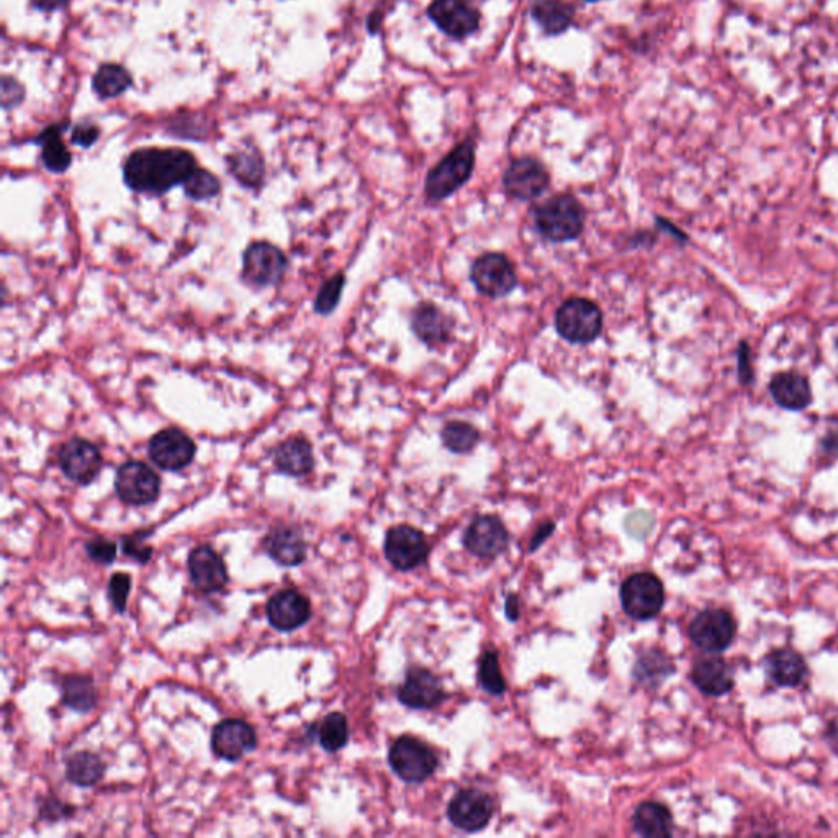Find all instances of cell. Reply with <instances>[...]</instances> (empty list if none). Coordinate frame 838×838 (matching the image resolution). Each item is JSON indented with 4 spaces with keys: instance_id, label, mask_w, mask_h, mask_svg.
Instances as JSON below:
<instances>
[{
    "instance_id": "7a4b0ae2",
    "label": "cell",
    "mask_w": 838,
    "mask_h": 838,
    "mask_svg": "<svg viewBox=\"0 0 838 838\" xmlns=\"http://www.w3.org/2000/svg\"><path fill=\"white\" fill-rule=\"evenodd\" d=\"M474 169L475 143L472 140L462 141L428 172L424 197L431 203L446 200L470 181Z\"/></svg>"
},
{
    "instance_id": "f35d334b",
    "label": "cell",
    "mask_w": 838,
    "mask_h": 838,
    "mask_svg": "<svg viewBox=\"0 0 838 838\" xmlns=\"http://www.w3.org/2000/svg\"><path fill=\"white\" fill-rule=\"evenodd\" d=\"M344 282H346L344 275L336 274L321 287L315 302V310L320 315H328L334 308L338 307L339 300H341V293H343L344 289Z\"/></svg>"
},
{
    "instance_id": "5b68a950",
    "label": "cell",
    "mask_w": 838,
    "mask_h": 838,
    "mask_svg": "<svg viewBox=\"0 0 838 838\" xmlns=\"http://www.w3.org/2000/svg\"><path fill=\"white\" fill-rule=\"evenodd\" d=\"M621 603L627 616L636 621L657 618L665 604V588L654 573H634L621 585Z\"/></svg>"
},
{
    "instance_id": "603a6c76",
    "label": "cell",
    "mask_w": 838,
    "mask_h": 838,
    "mask_svg": "<svg viewBox=\"0 0 838 838\" xmlns=\"http://www.w3.org/2000/svg\"><path fill=\"white\" fill-rule=\"evenodd\" d=\"M411 329L426 346H444L451 339L452 323L434 303H419L411 315Z\"/></svg>"
},
{
    "instance_id": "3957f363",
    "label": "cell",
    "mask_w": 838,
    "mask_h": 838,
    "mask_svg": "<svg viewBox=\"0 0 838 838\" xmlns=\"http://www.w3.org/2000/svg\"><path fill=\"white\" fill-rule=\"evenodd\" d=\"M539 233L552 243H565L582 235L585 208L573 195L559 194L534 208Z\"/></svg>"
},
{
    "instance_id": "9c48e42d",
    "label": "cell",
    "mask_w": 838,
    "mask_h": 838,
    "mask_svg": "<svg viewBox=\"0 0 838 838\" xmlns=\"http://www.w3.org/2000/svg\"><path fill=\"white\" fill-rule=\"evenodd\" d=\"M115 490L118 498L127 505H151L158 500L161 492V478L143 462L131 460L118 469Z\"/></svg>"
},
{
    "instance_id": "484cf974",
    "label": "cell",
    "mask_w": 838,
    "mask_h": 838,
    "mask_svg": "<svg viewBox=\"0 0 838 838\" xmlns=\"http://www.w3.org/2000/svg\"><path fill=\"white\" fill-rule=\"evenodd\" d=\"M765 670L770 680L781 688H796L807 676V663L798 652L776 649L765 658Z\"/></svg>"
},
{
    "instance_id": "7bdbcfd3",
    "label": "cell",
    "mask_w": 838,
    "mask_h": 838,
    "mask_svg": "<svg viewBox=\"0 0 838 838\" xmlns=\"http://www.w3.org/2000/svg\"><path fill=\"white\" fill-rule=\"evenodd\" d=\"M737 372H739V380L744 387L752 385L755 379V370H753L752 349L748 346L747 341H742L737 349Z\"/></svg>"
},
{
    "instance_id": "836d02e7",
    "label": "cell",
    "mask_w": 838,
    "mask_h": 838,
    "mask_svg": "<svg viewBox=\"0 0 838 838\" xmlns=\"http://www.w3.org/2000/svg\"><path fill=\"white\" fill-rule=\"evenodd\" d=\"M228 166L235 179L244 187H257L264 177V161L257 151H238L228 158Z\"/></svg>"
},
{
    "instance_id": "ab89813d",
    "label": "cell",
    "mask_w": 838,
    "mask_h": 838,
    "mask_svg": "<svg viewBox=\"0 0 838 838\" xmlns=\"http://www.w3.org/2000/svg\"><path fill=\"white\" fill-rule=\"evenodd\" d=\"M146 536H148V532L140 531L131 534V536L123 537V554L136 560L138 564H146L153 555V547L146 544V539H148Z\"/></svg>"
},
{
    "instance_id": "60d3db41",
    "label": "cell",
    "mask_w": 838,
    "mask_h": 838,
    "mask_svg": "<svg viewBox=\"0 0 838 838\" xmlns=\"http://www.w3.org/2000/svg\"><path fill=\"white\" fill-rule=\"evenodd\" d=\"M131 578L128 573H113L109 582V598L112 601L113 608L117 609L118 613H123L127 609L128 596H130Z\"/></svg>"
},
{
    "instance_id": "83f0119b",
    "label": "cell",
    "mask_w": 838,
    "mask_h": 838,
    "mask_svg": "<svg viewBox=\"0 0 838 838\" xmlns=\"http://www.w3.org/2000/svg\"><path fill=\"white\" fill-rule=\"evenodd\" d=\"M632 825L637 834L647 838H667L673 834V816L660 802L645 801L637 806Z\"/></svg>"
},
{
    "instance_id": "d4e9b609",
    "label": "cell",
    "mask_w": 838,
    "mask_h": 838,
    "mask_svg": "<svg viewBox=\"0 0 838 838\" xmlns=\"http://www.w3.org/2000/svg\"><path fill=\"white\" fill-rule=\"evenodd\" d=\"M691 680L701 693L708 696H724L734 688L732 668L716 655H708L694 663Z\"/></svg>"
},
{
    "instance_id": "f5cc1de1",
    "label": "cell",
    "mask_w": 838,
    "mask_h": 838,
    "mask_svg": "<svg viewBox=\"0 0 838 838\" xmlns=\"http://www.w3.org/2000/svg\"><path fill=\"white\" fill-rule=\"evenodd\" d=\"M837 349H838V339H837Z\"/></svg>"
},
{
    "instance_id": "816d5d0a",
    "label": "cell",
    "mask_w": 838,
    "mask_h": 838,
    "mask_svg": "<svg viewBox=\"0 0 838 838\" xmlns=\"http://www.w3.org/2000/svg\"><path fill=\"white\" fill-rule=\"evenodd\" d=\"M586 2H598V0H586Z\"/></svg>"
},
{
    "instance_id": "4fadbf2b",
    "label": "cell",
    "mask_w": 838,
    "mask_h": 838,
    "mask_svg": "<svg viewBox=\"0 0 838 838\" xmlns=\"http://www.w3.org/2000/svg\"><path fill=\"white\" fill-rule=\"evenodd\" d=\"M428 17L447 37L464 40L480 27V12L469 0H433Z\"/></svg>"
},
{
    "instance_id": "e575fe53",
    "label": "cell",
    "mask_w": 838,
    "mask_h": 838,
    "mask_svg": "<svg viewBox=\"0 0 838 838\" xmlns=\"http://www.w3.org/2000/svg\"><path fill=\"white\" fill-rule=\"evenodd\" d=\"M442 442L449 451L456 454H467L477 446L480 441V433L472 424L464 421H451L441 431Z\"/></svg>"
},
{
    "instance_id": "52a82bcc",
    "label": "cell",
    "mask_w": 838,
    "mask_h": 838,
    "mask_svg": "<svg viewBox=\"0 0 838 838\" xmlns=\"http://www.w3.org/2000/svg\"><path fill=\"white\" fill-rule=\"evenodd\" d=\"M470 280L478 292L492 298L506 297L518 287L513 262L500 253H485L475 259L470 269Z\"/></svg>"
},
{
    "instance_id": "7c38bea8",
    "label": "cell",
    "mask_w": 838,
    "mask_h": 838,
    "mask_svg": "<svg viewBox=\"0 0 838 838\" xmlns=\"http://www.w3.org/2000/svg\"><path fill=\"white\" fill-rule=\"evenodd\" d=\"M287 271V259L274 244L257 241L243 257V277L248 284L269 287L279 282Z\"/></svg>"
},
{
    "instance_id": "74e56055",
    "label": "cell",
    "mask_w": 838,
    "mask_h": 838,
    "mask_svg": "<svg viewBox=\"0 0 838 838\" xmlns=\"http://www.w3.org/2000/svg\"><path fill=\"white\" fill-rule=\"evenodd\" d=\"M182 185H184L185 194L194 200L213 199L220 194L221 189L218 177L199 167H195L194 171L190 172Z\"/></svg>"
},
{
    "instance_id": "f907efd6",
    "label": "cell",
    "mask_w": 838,
    "mask_h": 838,
    "mask_svg": "<svg viewBox=\"0 0 838 838\" xmlns=\"http://www.w3.org/2000/svg\"><path fill=\"white\" fill-rule=\"evenodd\" d=\"M506 614L511 621L519 619V600L518 596L510 595L506 600Z\"/></svg>"
},
{
    "instance_id": "9a60e30c",
    "label": "cell",
    "mask_w": 838,
    "mask_h": 838,
    "mask_svg": "<svg viewBox=\"0 0 838 838\" xmlns=\"http://www.w3.org/2000/svg\"><path fill=\"white\" fill-rule=\"evenodd\" d=\"M492 816V798L478 789H462L447 806V817L451 824L464 832L482 830Z\"/></svg>"
},
{
    "instance_id": "8fae6325",
    "label": "cell",
    "mask_w": 838,
    "mask_h": 838,
    "mask_svg": "<svg viewBox=\"0 0 838 838\" xmlns=\"http://www.w3.org/2000/svg\"><path fill=\"white\" fill-rule=\"evenodd\" d=\"M550 184L546 166L536 158L514 159L503 176L506 194L521 202H531L541 197Z\"/></svg>"
},
{
    "instance_id": "f1b7e54d",
    "label": "cell",
    "mask_w": 838,
    "mask_h": 838,
    "mask_svg": "<svg viewBox=\"0 0 838 838\" xmlns=\"http://www.w3.org/2000/svg\"><path fill=\"white\" fill-rule=\"evenodd\" d=\"M64 128H68V122L51 125L45 131H41L35 143L41 146V163L50 172L63 174L68 171L73 163L71 151L66 148L61 138Z\"/></svg>"
},
{
    "instance_id": "ee69618b",
    "label": "cell",
    "mask_w": 838,
    "mask_h": 838,
    "mask_svg": "<svg viewBox=\"0 0 838 838\" xmlns=\"http://www.w3.org/2000/svg\"><path fill=\"white\" fill-rule=\"evenodd\" d=\"M23 100H25V89L22 84L15 81L14 77H2V107L5 110L19 107Z\"/></svg>"
},
{
    "instance_id": "f6af8a7d",
    "label": "cell",
    "mask_w": 838,
    "mask_h": 838,
    "mask_svg": "<svg viewBox=\"0 0 838 838\" xmlns=\"http://www.w3.org/2000/svg\"><path fill=\"white\" fill-rule=\"evenodd\" d=\"M100 138V128L91 122H82L76 125L71 135V141L74 145L81 146V148H91Z\"/></svg>"
},
{
    "instance_id": "6da1fadb",
    "label": "cell",
    "mask_w": 838,
    "mask_h": 838,
    "mask_svg": "<svg viewBox=\"0 0 838 838\" xmlns=\"http://www.w3.org/2000/svg\"><path fill=\"white\" fill-rule=\"evenodd\" d=\"M197 167L194 154L181 148H143L128 156L123 177L128 187L140 194H166L184 184Z\"/></svg>"
},
{
    "instance_id": "ba28073f",
    "label": "cell",
    "mask_w": 838,
    "mask_h": 838,
    "mask_svg": "<svg viewBox=\"0 0 838 838\" xmlns=\"http://www.w3.org/2000/svg\"><path fill=\"white\" fill-rule=\"evenodd\" d=\"M735 621L726 609L708 608L691 621V642L708 654H721L735 639Z\"/></svg>"
},
{
    "instance_id": "ac0fdd59",
    "label": "cell",
    "mask_w": 838,
    "mask_h": 838,
    "mask_svg": "<svg viewBox=\"0 0 838 838\" xmlns=\"http://www.w3.org/2000/svg\"><path fill=\"white\" fill-rule=\"evenodd\" d=\"M398 699L411 709H434L446 699V690L428 668H411L398 688Z\"/></svg>"
},
{
    "instance_id": "7dc6e473",
    "label": "cell",
    "mask_w": 838,
    "mask_h": 838,
    "mask_svg": "<svg viewBox=\"0 0 838 838\" xmlns=\"http://www.w3.org/2000/svg\"><path fill=\"white\" fill-rule=\"evenodd\" d=\"M820 451H822L824 456L838 459V429H832V431L825 434L822 441H820Z\"/></svg>"
},
{
    "instance_id": "c3c4849f",
    "label": "cell",
    "mask_w": 838,
    "mask_h": 838,
    "mask_svg": "<svg viewBox=\"0 0 838 838\" xmlns=\"http://www.w3.org/2000/svg\"><path fill=\"white\" fill-rule=\"evenodd\" d=\"M33 7L41 12H56V10L68 7L71 0H30Z\"/></svg>"
},
{
    "instance_id": "2e32d148",
    "label": "cell",
    "mask_w": 838,
    "mask_h": 838,
    "mask_svg": "<svg viewBox=\"0 0 838 838\" xmlns=\"http://www.w3.org/2000/svg\"><path fill=\"white\" fill-rule=\"evenodd\" d=\"M149 457L159 469L177 472L194 460L195 444L181 429H163L149 441Z\"/></svg>"
},
{
    "instance_id": "cb8c5ba5",
    "label": "cell",
    "mask_w": 838,
    "mask_h": 838,
    "mask_svg": "<svg viewBox=\"0 0 838 838\" xmlns=\"http://www.w3.org/2000/svg\"><path fill=\"white\" fill-rule=\"evenodd\" d=\"M262 546L272 560L284 567H297L307 559V542L302 532L289 526L272 529Z\"/></svg>"
},
{
    "instance_id": "8d00e7d4",
    "label": "cell",
    "mask_w": 838,
    "mask_h": 838,
    "mask_svg": "<svg viewBox=\"0 0 838 838\" xmlns=\"http://www.w3.org/2000/svg\"><path fill=\"white\" fill-rule=\"evenodd\" d=\"M478 681L483 690L493 696H500L508 690L505 676L500 670V660L496 650H487L478 663Z\"/></svg>"
},
{
    "instance_id": "4316f807",
    "label": "cell",
    "mask_w": 838,
    "mask_h": 838,
    "mask_svg": "<svg viewBox=\"0 0 838 838\" xmlns=\"http://www.w3.org/2000/svg\"><path fill=\"white\" fill-rule=\"evenodd\" d=\"M274 464L279 472L290 477L310 474L315 465L310 442L303 438H292L282 442L274 451Z\"/></svg>"
},
{
    "instance_id": "1f68e13d",
    "label": "cell",
    "mask_w": 838,
    "mask_h": 838,
    "mask_svg": "<svg viewBox=\"0 0 838 838\" xmlns=\"http://www.w3.org/2000/svg\"><path fill=\"white\" fill-rule=\"evenodd\" d=\"M133 86V77L122 64H102L92 77V89L102 100L115 99Z\"/></svg>"
},
{
    "instance_id": "681fc988",
    "label": "cell",
    "mask_w": 838,
    "mask_h": 838,
    "mask_svg": "<svg viewBox=\"0 0 838 838\" xmlns=\"http://www.w3.org/2000/svg\"><path fill=\"white\" fill-rule=\"evenodd\" d=\"M552 531H554V524H544V526H542V528L539 529V532H537L536 537H534V541H532L531 547H529V549H531V552H534V550H536L537 547L541 546V542L546 541L547 536H549L550 532Z\"/></svg>"
},
{
    "instance_id": "ffe728a7",
    "label": "cell",
    "mask_w": 838,
    "mask_h": 838,
    "mask_svg": "<svg viewBox=\"0 0 838 838\" xmlns=\"http://www.w3.org/2000/svg\"><path fill=\"white\" fill-rule=\"evenodd\" d=\"M256 745V732L248 722L226 719L213 729V753L228 762H236L243 755L254 750Z\"/></svg>"
},
{
    "instance_id": "bcb514c9",
    "label": "cell",
    "mask_w": 838,
    "mask_h": 838,
    "mask_svg": "<svg viewBox=\"0 0 838 838\" xmlns=\"http://www.w3.org/2000/svg\"><path fill=\"white\" fill-rule=\"evenodd\" d=\"M74 811L73 807L61 804L56 798H51L50 801L45 802V806L41 809V819L58 820L68 816V812Z\"/></svg>"
},
{
    "instance_id": "f546056e",
    "label": "cell",
    "mask_w": 838,
    "mask_h": 838,
    "mask_svg": "<svg viewBox=\"0 0 838 838\" xmlns=\"http://www.w3.org/2000/svg\"><path fill=\"white\" fill-rule=\"evenodd\" d=\"M532 19L549 37L567 32L575 19V9L564 0H536L531 7Z\"/></svg>"
},
{
    "instance_id": "e0dca14e",
    "label": "cell",
    "mask_w": 838,
    "mask_h": 838,
    "mask_svg": "<svg viewBox=\"0 0 838 838\" xmlns=\"http://www.w3.org/2000/svg\"><path fill=\"white\" fill-rule=\"evenodd\" d=\"M58 462L64 475L79 485H89L99 475L104 464L97 446L86 439L77 438L61 447Z\"/></svg>"
},
{
    "instance_id": "b9f144b4",
    "label": "cell",
    "mask_w": 838,
    "mask_h": 838,
    "mask_svg": "<svg viewBox=\"0 0 838 838\" xmlns=\"http://www.w3.org/2000/svg\"><path fill=\"white\" fill-rule=\"evenodd\" d=\"M86 552L97 564L109 565L117 559V544L104 537H95L87 542Z\"/></svg>"
},
{
    "instance_id": "7402d4cb",
    "label": "cell",
    "mask_w": 838,
    "mask_h": 838,
    "mask_svg": "<svg viewBox=\"0 0 838 838\" xmlns=\"http://www.w3.org/2000/svg\"><path fill=\"white\" fill-rule=\"evenodd\" d=\"M768 390L776 405L784 410L802 411L811 406V383L806 375L794 372V370L773 375L768 383Z\"/></svg>"
},
{
    "instance_id": "d6a6232c",
    "label": "cell",
    "mask_w": 838,
    "mask_h": 838,
    "mask_svg": "<svg viewBox=\"0 0 838 838\" xmlns=\"http://www.w3.org/2000/svg\"><path fill=\"white\" fill-rule=\"evenodd\" d=\"M63 701L68 708L74 709V711H92L97 704L94 680L89 676H68L63 683Z\"/></svg>"
},
{
    "instance_id": "5bb4252c",
    "label": "cell",
    "mask_w": 838,
    "mask_h": 838,
    "mask_svg": "<svg viewBox=\"0 0 838 838\" xmlns=\"http://www.w3.org/2000/svg\"><path fill=\"white\" fill-rule=\"evenodd\" d=\"M464 544L469 552L480 559H496L508 549L510 532L500 518L492 514H482L477 516L465 531Z\"/></svg>"
},
{
    "instance_id": "277c9868",
    "label": "cell",
    "mask_w": 838,
    "mask_h": 838,
    "mask_svg": "<svg viewBox=\"0 0 838 838\" xmlns=\"http://www.w3.org/2000/svg\"><path fill=\"white\" fill-rule=\"evenodd\" d=\"M555 329L568 343H593L603 331V311L588 298H568L555 313Z\"/></svg>"
},
{
    "instance_id": "d6986e66",
    "label": "cell",
    "mask_w": 838,
    "mask_h": 838,
    "mask_svg": "<svg viewBox=\"0 0 838 838\" xmlns=\"http://www.w3.org/2000/svg\"><path fill=\"white\" fill-rule=\"evenodd\" d=\"M266 613L271 626L277 631H295L311 618V604L300 591L280 590L267 603Z\"/></svg>"
},
{
    "instance_id": "30bf717a",
    "label": "cell",
    "mask_w": 838,
    "mask_h": 838,
    "mask_svg": "<svg viewBox=\"0 0 838 838\" xmlns=\"http://www.w3.org/2000/svg\"><path fill=\"white\" fill-rule=\"evenodd\" d=\"M385 557L400 572H410L423 565L429 557V544L423 532L401 524L387 532Z\"/></svg>"
},
{
    "instance_id": "44dd1931",
    "label": "cell",
    "mask_w": 838,
    "mask_h": 838,
    "mask_svg": "<svg viewBox=\"0 0 838 838\" xmlns=\"http://www.w3.org/2000/svg\"><path fill=\"white\" fill-rule=\"evenodd\" d=\"M190 580L202 593H218L228 583V570L217 550L195 547L189 555Z\"/></svg>"
},
{
    "instance_id": "4dcf8cb0",
    "label": "cell",
    "mask_w": 838,
    "mask_h": 838,
    "mask_svg": "<svg viewBox=\"0 0 838 838\" xmlns=\"http://www.w3.org/2000/svg\"><path fill=\"white\" fill-rule=\"evenodd\" d=\"M105 765L99 755L92 752H77L66 762V778L69 783L81 788H91L104 778Z\"/></svg>"
},
{
    "instance_id": "d590c367",
    "label": "cell",
    "mask_w": 838,
    "mask_h": 838,
    "mask_svg": "<svg viewBox=\"0 0 838 838\" xmlns=\"http://www.w3.org/2000/svg\"><path fill=\"white\" fill-rule=\"evenodd\" d=\"M318 737H320L321 747L325 748L326 752L341 750L349 739V726H347L346 716L341 712L328 714L321 722Z\"/></svg>"
},
{
    "instance_id": "8992f818",
    "label": "cell",
    "mask_w": 838,
    "mask_h": 838,
    "mask_svg": "<svg viewBox=\"0 0 838 838\" xmlns=\"http://www.w3.org/2000/svg\"><path fill=\"white\" fill-rule=\"evenodd\" d=\"M388 762L401 780L406 783H423L438 768V755L421 740L405 735L390 748Z\"/></svg>"
}]
</instances>
